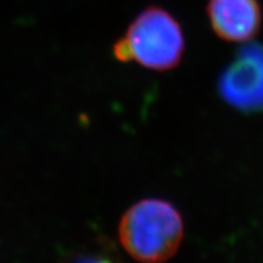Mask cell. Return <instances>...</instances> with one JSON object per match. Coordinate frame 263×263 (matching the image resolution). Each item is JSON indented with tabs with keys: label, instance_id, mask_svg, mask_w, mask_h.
<instances>
[{
	"label": "cell",
	"instance_id": "obj_1",
	"mask_svg": "<svg viewBox=\"0 0 263 263\" xmlns=\"http://www.w3.org/2000/svg\"><path fill=\"white\" fill-rule=\"evenodd\" d=\"M184 221L172 202L147 197L133 203L121 217L118 239L124 251L140 263H163L182 245Z\"/></svg>",
	"mask_w": 263,
	"mask_h": 263
},
{
	"label": "cell",
	"instance_id": "obj_4",
	"mask_svg": "<svg viewBox=\"0 0 263 263\" xmlns=\"http://www.w3.org/2000/svg\"><path fill=\"white\" fill-rule=\"evenodd\" d=\"M206 11L213 32L226 42H249L261 29L258 0H209Z\"/></svg>",
	"mask_w": 263,
	"mask_h": 263
},
{
	"label": "cell",
	"instance_id": "obj_5",
	"mask_svg": "<svg viewBox=\"0 0 263 263\" xmlns=\"http://www.w3.org/2000/svg\"><path fill=\"white\" fill-rule=\"evenodd\" d=\"M61 263H126L122 256L110 239L100 238L93 240L88 245L71 252Z\"/></svg>",
	"mask_w": 263,
	"mask_h": 263
},
{
	"label": "cell",
	"instance_id": "obj_3",
	"mask_svg": "<svg viewBox=\"0 0 263 263\" xmlns=\"http://www.w3.org/2000/svg\"><path fill=\"white\" fill-rule=\"evenodd\" d=\"M221 97L246 114L263 111V45H245L218 81Z\"/></svg>",
	"mask_w": 263,
	"mask_h": 263
},
{
	"label": "cell",
	"instance_id": "obj_2",
	"mask_svg": "<svg viewBox=\"0 0 263 263\" xmlns=\"http://www.w3.org/2000/svg\"><path fill=\"white\" fill-rule=\"evenodd\" d=\"M185 37L177 18L160 6H149L137 15L126 34L115 42L114 58L120 62H137L141 67L166 72L180 64Z\"/></svg>",
	"mask_w": 263,
	"mask_h": 263
}]
</instances>
